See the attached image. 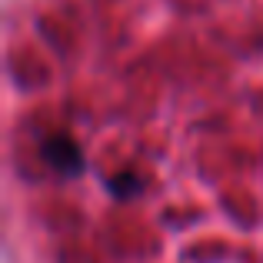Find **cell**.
<instances>
[{
    "mask_svg": "<svg viewBox=\"0 0 263 263\" xmlns=\"http://www.w3.org/2000/svg\"><path fill=\"white\" fill-rule=\"evenodd\" d=\"M40 157L44 163L60 177H80L84 174V150L70 140L67 134H50L44 143H40Z\"/></svg>",
    "mask_w": 263,
    "mask_h": 263,
    "instance_id": "obj_1",
    "label": "cell"
},
{
    "mask_svg": "<svg viewBox=\"0 0 263 263\" xmlns=\"http://www.w3.org/2000/svg\"><path fill=\"white\" fill-rule=\"evenodd\" d=\"M107 186H110V193H114V197L127 200V197H137V193H140L143 180H140V177H134V174H120V177H114V180H110Z\"/></svg>",
    "mask_w": 263,
    "mask_h": 263,
    "instance_id": "obj_2",
    "label": "cell"
}]
</instances>
